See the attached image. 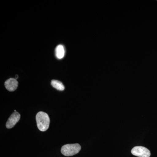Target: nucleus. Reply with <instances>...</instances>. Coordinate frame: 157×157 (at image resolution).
<instances>
[{
    "label": "nucleus",
    "mask_w": 157,
    "mask_h": 157,
    "mask_svg": "<svg viewBox=\"0 0 157 157\" xmlns=\"http://www.w3.org/2000/svg\"><path fill=\"white\" fill-rule=\"evenodd\" d=\"M20 117V114L18 112H14L12 113L6 123V128L8 129L13 128L15 124L19 121Z\"/></svg>",
    "instance_id": "obj_4"
},
{
    "label": "nucleus",
    "mask_w": 157,
    "mask_h": 157,
    "mask_svg": "<svg viewBox=\"0 0 157 157\" xmlns=\"http://www.w3.org/2000/svg\"><path fill=\"white\" fill-rule=\"evenodd\" d=\"M51 85L54 88L60 91H63L65 89V86L61 82L57 80H52Z\"/></svg>",
    "instance_id": "obj_7"
},
{
    "label": "nucleus",
    "mask_w": 157,
    "mask_h": 157,
    "mask_svg": "<svg viewBox=\"0 0 157 157\" xmlns=\"http://www.w3.org/2000/svg\"><path fill=\"white\" fill-rule=\"evenodd\" d=\"M132 154L138 157H150V151L144 147L136 146L131 151Z\"/></svg>",
    "instance_id": "obj_3"
},
{
    "label": "nucleus",
    "mask_w": 157,
    "mask_h": 157,
    "mask_svg": "<svg viewBox=\"0 0 157 157\" xmlns=\"http://www.w3.org/2000/svg\"><path fill=\"white\" fill-rule=\"evenodd\" d=\"M5 85L7 90L9 91H14L17 89L18 86V82L15 78H9L5 82Z\"/></svg>",
    "instance_id": "obj_5"
},
{
    "label": "nucleus",
    "mask_w": 157,
    "mask_h": 157,
    "mask_svg": "<svg viewBox=\"0 0 157 157\" xmlns=\"http://www.w3.org/2000/svg\"><path fill=\"white\" fill-rule=\"evenodd\" d=\"M37 126L41 132L48 130L50 124V119L47 113L44 112H39L36 116Z\"/></svg>",
    "instance_id": "obj_1"
},
{
    "label": "nucleus",
    "mask_w": 157,
    "mask_h": 157,
    "mask_svg": "<svg viewBox=\"0 0 157 157\" xmlns=\"http://www.w3.org/2000/svg\"><path fill=\"white\" fill-rule=\"evenodd\" d=\"M18 75H16V76H15V79H17V78H18Z\"/></svg>",
    "instance_id": "obj_8"
},
{
    "label": "nucleus",
    "mask_w": 157,
    "mask_h": 157,
    "mask_svg": "<svg viewBox=\"0 0 157 157\" xmlns=\"http://www.w3.org/2000/svg\"><path fill=\"white\" fill-rule=\"evenodd\" d=\"M81 146L78 144H67L62 147L61 151L66 156H71L77 154L81 150Z\"/></svg>",
    "instance_id": "obj_2"
},
{
    "label": "nucleus",
    "mask_w": 157,
    "mask_h": 157,
    "mask_svg": "<svg viewBox=\"0 0 157 157\" xmlns=\"http://www.w3.org/2000/svg\"><path fill=\"white\" fill-rule=\"evenodd\" d=\"M56 55L58 59H61L65 55V50L63 46L61 45H58L56 49Z\"/></svg>",
    "instance_id": "obj_6"
}]
</instances>
